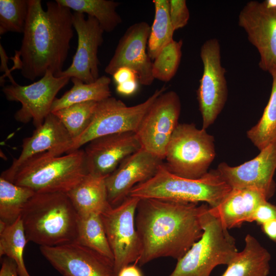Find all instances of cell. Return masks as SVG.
<instances>
[{"instance_id": "6da1fadb", "label": "cell", "mask_w": 276, "mask_h": 276, "mask_svg": "<svg viewBox=\"0 0 276 276\" xmlns=\"http://www.w3.org/2000/svg\"><path fill=\"white\" fill-rule=\"evenodd\" d=\"M206 203L140 199L135 223L142 246V266L160 257L181 258L203 234Z\"/></svg>"}, {"instance_id": "7a4b0ae2", "label": "cell", "mask_w": 276, "mask_h": 276, "mask_svg": "<svg viewBox=\"0 0 276 276\" xmlns=\"http://www.w3.org/2000/svg\"><path fill=\"white\" fill-rule=\"evenodd\" d=\"M43 10L40 0H28V14L18 51L12 59L13 69L33 81L48 72L55 76L61 73L73 36L71 9L56 1L47 3Z\"/></svg>"}, {"instance_id": "3957f363", "label": "cell", "mask_w": 276, "mask_h": 276, "mask_svg": "<svg viewBox=\"0 0 276 276\" xmlns=\"http://www.w3.org/2000/svg\"><path fill=\"white\" fill-rule=\"evenodd\" d=\"M20 217L27 242L56 246L76 241L78 214L66 193H35Z\"/></svg>"}, {"instance_id": "277c9868", "label": "cell", "mask_w": 276, "mask_h": 276, "mask_svg": "<svg viewBox=\"0 0 276 276\" xmlns=\"http://www.w3.org/2000/svg\"><path fill=\"white\" fill-rule=\"evenodd\" d=\"M231 190L216 170L200 178L189 179L172 173L163 163L152 177L133 187L129 196L182 202H203L214 208Z\"/></svg>"}, {"instance_id": "5b68a950", "label": "cell", "mask_w": 276, "mask_h": 276, "mask_svg": "<svg viewBox=\"0 0 276 276\" xmlns=\"http://www.w3.org/2000/svg\"><path fill=\"white\" fill-rule=\"evenodd\" d=\"M88 173L84 150L59 156L45 152L25 162L16 172L12 182L35 193H67Z\"/></svg>"}, {"instance_id": "8992f818", "label": "cell", "mask_w": 276, "mask_h": 276, "mask_svg": "<svg viewBox=\"0 0 276 276\" xmlns=\"http://www.w3.org/2000/svg\"><path fill=\"white\" fill-rule=\"evenodd\" d=\"M209 209L203 216L201 237L177 260L168 276H210L216 266L228 265L237 255L235 239Z\"/></svg>"}, {"instance_id": "52a82bcc", "label": "cell", "mask_w": 276, "mask_h": 276, "mask_svg": "<svg viewBox=\"0 0 276 276\" xmlns=\"http://www.w3.org/2000/svg\"><path fill=\"white\" fill-rule=\"evenodd\" d=\"M216 155L214 139L194 124H178L166 149L167 169L189 179H198L208 172Z\"/></svg>"}, {"instance_id": "ba28073f", "label": "cell", "mask_w": 276, "mask_h": 276, "mask_svg": "<svg viewBox=\"0 0 276 276\" xmlns=\"http://www.w3.org/2000/svg\"><path fill=\"white\" fill-rule=\"evenodd\" d=\"M167 89L164 85L155 90L145 101L131 106L112 97L98 102L88 126L73 141L67 153L80 149L99 137L123 132L135 133L153 102Z\"/></svg>"}, {"instance_id": "9c48e42d", "label": "cell", "mask_w": 276, "mask_h": 276, "mask_svg": "<svg viewBox=\"0 0 276 276\" xmlns=\"http://www.w3.org/2000/svg\"><path fill=\"white\" fill-rule=\"evenodd\" d=\"M140 199L128 196L121 204L100 214L114 257L116 276L124 267L137 263L142 246L135 217Z\"/></svg>"}, {"instance_id": "30bf717a", "label": "cell", "mask_w": 276, "mask_h": 276, "mask_svg": "<svg viewBox=\"0 0 276 276\" xmlns=\"http://www.w3.org/2000/svg\"><path fill=\"white\" fill-rule=\"evenodd\" d=\"M200 56L203 73L199 81L197 98L202 118V128L206 129L215 122L223 108L227 99V87L218 40L212 38L205 41L201 47Z\"/></svg>"}, {"instance_id": "8fae6325", "label": "cell", "mask_w": 276, "mask_h": 276, "mask_svg": "<svg viewBox=\"0 0 276 276\" xmlns=\"http://www.w3.org/2000/svg\"><path fill=\"white\" fill-rule=\"evenodd\" d=\"M68 77H56L48 71L42 78L28 85L17 83L3 86L2 91L10 101L19 102L21 107L14 114L19 122L27 123L31 120L35 128L40 126L51 113L56 96L68 82Z\"/></svg>"}, {"instance_id": "7c38bea8", "label": "cell", "mask_w": 276, "mask_h": 276, "mask_svg": "<svg viewBox=\"0 0 276 276\" xmlns=\"http://www.w3.org/2000/svg\"><path fill=\"white\" fill-rule=\"evenodd\" d=\"M181 109L174 91L159 95L144 117L135 134L141 148L164 160L167 145L177 126Z\"/></svg>"}, {"instance_id": "4fadbf2b", "label": "cell", "mask_w": 276, "mask_h": 276, "mask_svg": "<svg viewBox=\"0 0 276 276\" xmlns=\"http://www.w3.org/2000/svg\"><path fill=\"white\" fill-rule=\"evenodd\" d=\"M238 25L257 49L260 68L271 75L276 73V9L263 2L249 1L239 13Z\"/></svg>"}, {"instance_id": "5bb4252c", "label": "cell", "mask_w": 276, "mask_h": 276, "mask_svg": "<svg viewBox=\"0 0 276 276\" xmlns=\"http://www.w3.org/2000/svg\"><path fill=\"white\" fill-rule=\"evenodd\" d=\"M39 249L62 276H116L112 261L75 242Z\"/></svg>"}, {"instance_id": "9a60e30c", "label": "cell", "mask_w": 276, "mask_h": 276, "mask_svg": "<svg viewBox=\"0 0 276 276\" xmlns=\"http://www.w3.org/2000/svg\"><path fill=\"white\" fill-rule=\"evenodd\" d=\"M73 24L78 35L77 50L71 65L56 77L76 78L91 83L100 77L98 51L104 32L96 18H85L84 14L78 12L73 14Z\"/></svg>"}, {"instance_id": "2e32d148", "label": "cell", "mask_w": 276, "mask_h": 276, "mask_svg": "<svg viewBox=\"0 0 276 276\" xmlns=\"http://www.w3.org/2000/svg\"><path fill=\"white\" fill-rule=\"evenodd\" d=\"M276 141L260 150L253 159L237 166L223 162L217 171L232 189L255 188L263 192L268 200L273 196L275 183Z\"/></svg>"}, {"instance_id": "e0dca14e", "label": "cell", "mask_w": 276, "mask_h": 276, "mask_svg": "<svg viewBox=\"0 0 276 276\" xmlns=\"http://www.w3.org/2000/svg\"><path fill=\"white\" fill-rule=\"evenodd\" d=\"M150 31V27L145 21L130 26L120 39L105 73L112 75L119 68L127 67L136 72L140 84H152L154 80L152 62L147 50Z\"/></svg>"}, {"instance_id": "ac0fdd59", "label": "cell", "mask_w": 276, "mask_h": 276, "mask_svg": "<svg viewBox=\"0 0 276 276\" xmlns=\"http://www.w3.org/2000/svg\"><path fill=\"white\" fill-rule=\"evenodd\" d=\"M163 160L142 148L125 158L105 179L110 205L121 204L133 187L152 177Z\"/></svg>"}, {"instance_id": "d6986e66", "label": "cell", "mask_w": 276, "mask_h": 276, "mask_svg": "<svg viewBox=\"0 0 276 276\" xmlns=\"http://www.w3.org/2000/svg\"><path fill=\"white\" fill-rule=\"evenodd\" d=\"M73 140L59 119L52 112L31 136L22 141L20 155L4 171L1 177L12 182L18 169L32 156L45 152L56 155L67 153Z\"/></svg>"}, {"instance_id": "ffe728a7", "label": "cell", "mask_w": 276, "mask_h": 276, "mask_svg": "<svg viewBox=\"0 0 276 276\" xmlns=\"http://www.w3.org/2000/svg\"><path fill=\"white\" fill-rule=\"evenodd\" d=\"M141 148L136 135L133 132L94 139L84 150L88 173L107 176L125 158Z\"/></svg>"}, {"instance_id": "44dd1931", "label": "cell", "mask_w": 276, "mask_h": 276, "mask_svg": "<svg viewBox=\"0 0 276 276\" xmlns=\"http://www.w3.org/2000/svg\"><path fill=\"white\" fill-rule=\"evenodd\" d=\"M265 200L266 195L258 189H232L218 205L210 207L209 211L228 230L249 222L257 208Z\"/></svg>"}, {"instance_id": "7402d4cb", "label": "cell", "mask_w": 276, "mask_h": 276, "mask_svg": "<svg viewBox=\"0 0 276 276\" xmlns=\"http://www.w3.org/2000/svg\"><path fill=\"white\" fill-rule=\"evenodd\" d=\"M106 177L88 173L66 193L78 215L101 214L112 207L108 199Z\"/></svg>"}, {"instance_id": "603a6c76", "label": "cell", "mask_w": 276, "mask_h": 276, "mask_svg": "<svg viewBox=\"0 0 276 276\" xmlns=\"http://www.w3.org/2000/svg\"><path fill=\"white\" fill-rule=\"evenodd\" d=\"M271 256L250 234L245 238V246L238 252L221 276H268Z\"/></svg>"}, {"instance_id": "cb8c5ba5", "label": "cell", "mask_w": 276, "mask_h": 276, "mask_svg": "<svg viewBox=\"0 0 276 276\" xmlns=\"http://www.w3.org/2000/svg\"><path fill=\"white\" fill-rule=\"evenodd\" d=\"M73 86L60 98H56L51 112L74 104L95 101L100 102L111 97L110 89L111 79L107 76L100 77L91 83H86L76 78H71Z\"/></svg>"}, {"instance_id": "d4e9b609", "label": "cell", "mask_w": 276, "mask_h": 276, "mask_svg": "<svg viewBox=\"0 0 276 276\" xmlns=\"http://www.w3.org/2000/svg\"><path fill=\"white\" fill-rule=\"evenodd\" d=\"M76 243L112 261L114 257L100 214L78 215Z\"/></svg>"}, {"instance_id": "484cf974", "label": "cell", "mask_w": 276, "mask_h": 276, "mask_svg": "<svg viewBox=\"0 0 276 276\" xmlns=\"http://www.w3.org/2000/svg\"><path fill=\"white\" fill-rule=\"evenodd\" d=\"M75 12L96 18L104 32L113 31L122 22L116 9L120 3L112 0H56Z\"/></svg>"}, {"instance_id": "4316f807", "label": "cell", "mask_w": 276, "mask_h": 276, "mask_svg": "<svg viewBox=\"0 0 276 276\" xmlns=\"http://www.w3.org/2000/svg\"><path fill=\"white\" fill-rule=\"evenodd\" d=\"M35 194L28 188L0 177V222L6 225L14 223L21 217L26 203Z\"/></svg>"}, {"instance_id": "83f0119b", "label": "cell", "mask_w": 276, "mask_h": 276, "mask_svg": "<svg viewBox=\"0 0 276 276\" xmlns=\"http://www.w3.org/2000/svg\"><path fill=\"white\" fill-rule=\"evenodd\" d=\"M27 242L21 217L10 225L0 222V256H5L14 261L19 276H31L24 259Z\"/></svg>"}, {"instance_id": "f1b7e54d", "label": "cell", "mask_w": 276, "mask_h": 276, "mask_svg": "<svg viewBox=\"0 0 276 276\" xmlns=\"http://www.w3.org/2000/svg\"><path fill=\"white\" fill-rule=\"evenodd\" d=\"M153 3L155 15L147 45L148 54L151 60L173 40L175 31L169 15V0H153Z\"/></svg>"}, {"instance_id": "f546056e", "label": "cell", "mask_w": 276, "mask_h": 276, "mask_svg": "<svg viewBox=\"0 0 276 276\" xmlns=\"http://www.w3.org/2000/svg\"><path fill=\"white\" fill-rule=\"evenodd\" d=\"M271 76V90L267 105L259 122L247 132V137L260 151L276 141V73Z\"/></svg>"}, {"instance_id": "4dcf8cb0", "label": "cell", "mask_w": 276, "mask_h": 276, "mask_svg": "<svg viewBox=\"0 0 276 276\" xmlns=\"http://www.w3.org/2000/svg\"><path fill=\"white\" fill-rule=\"evenodd\" d=\"M97 104L98 102L95 101L76 103L52 113L59 119L74 141L88 126Z\"/></svg>"}, {"instance_id": "1f68e13d", "label": "cell", "mask_w": 276, "mask_h": 276, "mask_svg": "<svg viewBox=\"0 0 276 276\" xmlns=\"http://www.w3.org/2000/svg\"><path fill=\"white\" fill-rule=\"evenodd\" d=\"M181 39H174L157 55L152 62V75L154 79L170 81L175 75L181 57Z\"/></svg>"}, {"instance_id": "d6a6232c", "label": "cell", "mask_w": 276, "mask_h": 276, "mask_svg": "<svg viewBox=\"0 0 276 276\" xmlns=\"http://www.w3.org/2000/svg\"><path fill=\"white\" fill-rule=\"evenodd\" d=\"M28 14V0H0V35L23 33Z\"/></svg>"}, {"instance_id": "836d02e7", "label": "cell", "mask_w": 276, "mask_h": 276, "mask_svg": "<svg viewBox=\"0 0 276 276\" xmlns=\"http://www.w3.org/2000/svg\"><path fill=\"white\" fill-rule=\"evenodd\" d=\"M170 20L176 31L183 28L188 22L190 13L185 0H169Z\"/></svg>"}, {"instance_id": "e575fe53", "label": "cell", "mask_w": 276, "mask_h": 276, "mask_svg": "<svg viewBox=\"0 0 276 276\" xmlns=\"http://www.w3.org/2000/svg\"><path fill=\"white\" fill-rule=\"evenodd\" d=\"M273 220H276V205L265 200L257 208L249 222L255 221L261 225L266 222Z\"/></svg>"}, {"instance_id": "d590c367", "label": "cell", "mask_w": 276, "mask_h": 276, "mask_svg": "<svg viewBox=\"0 0 276 276\" xmlns=\"http://www.w3.org/2000/svg\"><path fill=\"white\" fill-rule=\"evenodd\" d=\"M112 77L117 85L130 80H139L136 72L127 67H122L118 69L113 74Z\"/></svg>"}, {"instance_id": "8d00e7d4", "label": "cell", "mask_w": 276, "mask_h": 276, "mask_svg": "<svg viewBox=\"0 0 276 276\" xmlns=\"http://www.w3.org/2000/svg\"><path fill=\"white\" fill-rule=\"evenodd\" d=\"M0 276H19L16 264L13 260L7 257L3 258Z\"/></svg>"}, {"instance_id": "74e56055", "label": "cell", "mask_w": 276, "mask_h": 276, "mask_svg": "<svg viewBox=\"0 0 276 276\" xmlns=\"http://www.w3.org/2000/svg\"><path fill=\"white\" fill-rule=\"evenodd\" d=\"M138 80H130L117 85V92L123 96H129L134 94L139 87Z\"/></svg>"}, {"instance_id": "f35d334b", "label": "cell", "mask_w": 276, "mask_h": 276, "mask_svg": "<svg viewBox=\"0 0 276 276\" xmlns=\"http://www.w3.org/2000/svg\"><path fill=\"white\" fill-rule=\"evenodd\" d=\"M261 228L270 239L276 242V220L265 222L261 225Z\"/></svg>"}, {"instance_id": "ab89813d", "label": "cell", "mask_w": 276, "mask_h": 276, "mask_svg": "<svg viewBox=\"0 0 276 276\" xmlns=\"http://www.w3.org/2000/svg\"><path fill=\"white\" fill-rule=\"evenodd\" d=\"M137 263L128 265L122 268L117 276H143V274L136 265Z\"/></svg>"}, {"instance_id": "60d3db41", "label": "cell", "mask_w": 276, "mask_h": 276, "mask_svg": "<svg viewBox=\"0 0 276 276\" xmlns=\"http://www.w3.org/2000/svg\"><path fill=\"white\" fill-rule=\"evenodd\" d=\"M1 60H2V63H1V71L3 72H5V76H7L10 79V81L11 82L12 84L15 83V81L13 79L11 75V71L10 70H9L7 66V61L8 60V58L6 55V53L3 49V47L1 44Z\"/></svg>"}, {"instance_id": "b9f144b4", "label": "cell", "mask_w": 276, "mask_h": 276, "mask_svg": "<svg viewBox=\"0 0 276 276\" xmlns=\"http://www.w3.org/2000/svg\"><path fill=\"white\" fill-rule=\"evenodd\" d=\"M263 3L269 8L276 9V0H266Z\"/></svg>"}]
</instances>
